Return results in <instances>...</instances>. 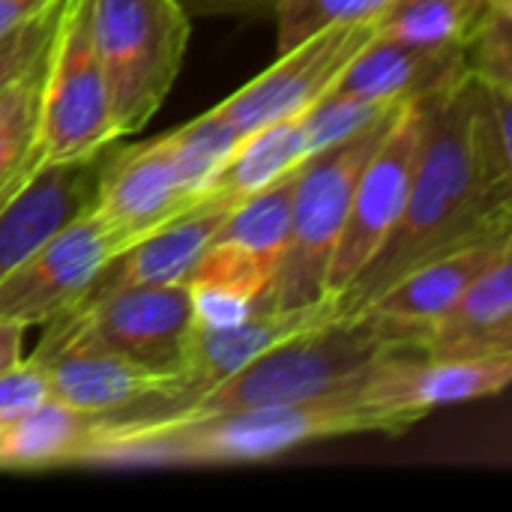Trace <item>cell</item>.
I'll return each instance as SVG.
<instances>
[{"instance_id":"1","label":"cell","mask_w":512,"mask_h":512,"mask_svg":"<svg viewBox=\"0 0 512 512\" xmlns=\"http://www.w3.org/2000/svg\"><path fill=\"white\" fill-rule=\"evenodd\" d=\"M507 234H512V198L489 195L474 174L468 75L459 87L426 99L423 150L405 210L384 246L336 297V306L345 318L423 261Z\"/></svg>"},{"instance_id":"2","label":"cell","mask_w":512,"mask_h":512,"mask_svg":"<svg viewBox=\"0 0 512 512\" xmlns=\"http://www.w3.org/2000/svg\"><path fill=\"white\" fill-rule=\"evenodd\" d=\"M342 435H390V429L378 414L366 411L351 390L312 402L153 423L93 417L72 465L153 468L258 462Z\"/></svg>"},{"instance_id":"3","label":"cell","mask_w":512,"mask_h":512,"mask_svg":"<svg viewBox=\"0 0 512 512\" xmlns=\"http://www.w3.org/2000/svg\"><path fill=\"white\" fill-rule=\"evenodd\" d=\"M390 351H396L393 342L384 339L372 324L360 318H339L315 333H306L255 357L240 372L210 387L192 405L165 420L294 405L348 393Z\"/></svg>"},{"instance_id":"4","label":"cell","mask_w":512,"mask_h":512,"mask_svg":"<svg viewBox=\"0 0 512 512\" xmlns=\"http://www.w3.org/2000/svg\"><path fill=\"white\" fill-rule=\"evenodd\" d=\"M402 105L390 108L351 138L330 144L300 162L291 195L288 246L270 291L273 309H300L327 300V270L348 219L357 177L390 132Z\"/></svg>"},{"instance_id":"5","label":"cell","mask_w":512,"mask_h":512,"mask_svg":"<svg viewBox=\"0 0 512 512\" xmlns=\"http://www.w3.org/2000/svg\"><path fill=\"white\" fill-rule=\"evenodd\" d=\"M87 24L111 90L117 138L147 126L171 93L189 45L180 0H87Z\"/></svg>"},{"instance_id":"6","label":"cell","mask_w":512,"mask_h":512,"mask_svg":"<svg viewBox=\"0 0 512 512\" xmlns=\"http://www.w3.org/2000/svg\"><path fill=\"white\" fill-rule=\"evenodd\" d=\"M192 330L195 315L186 282L123 288L114 294L81 297L72 309L45 324L30 357L45 360L57 351H102L153 372L177 375Z\"/></svg>"},{"instance_id":"7","label":"cell","mask_w":512,"mask_h":512,"mask_svg":"<svg viewBox=\"0 0 512 512\" xmlns=\"http://www.w3.org/2000/svg\"><path fill=\"white\" fill-rule=\"evenodd\" d=\"M114 138L111 90L90 39L87 0H66L39 93V162L87 159Z\"/></svg>"},{"instance_id":"8","label":"cell","mask_w":512,"mask_h":512,"mask_svg":"<svg viewBox=\"0 0 512 512\" xmlns=\"http://www.w3.org/2000/svg\"><path fill=\"white\" fill-rule=\"evenodd\" d=\"M423 132H426V99L405 102L390 132L363 165L351 195L345 228L339 234L327 270V300H336L357 279V273L372 261V255L384 246V240L396 228L420 162Z\"/></svg>"},{"instance_id":"9","label":"cell","mask_w":512,"mask_h":512,"mask_svg":"<svg viewBox=\"0 0 512 512\" xmlns=\"http://www.w3.org/2000/svg\"><path fill=\"white\" fill-rule=\"evenodd\" d=\"M375 36L378 18L327 24L297 45L279 51L270 69L255 75L216 108L240 135H249L273 120L294 117L315 105Z\"/></svg>"},{"instance_id":"10","label":"cell","mask_w":512,"mask_h":512,"mask_svg":"<svg viewBox=\"0 0 512 512\" xmlns=\"http://www.w3.org/2000/svg\"><path fill=\"white\" fill-rule=\"evenodd\" d=\"M512 378V357L441 360L414 351L384 354L351 390L354 399L378 414L390 435L408 432L435 408L498 396Z\"/></svg>"},{"instance_id":"11","label":"cell","mask_w":512,"mask_h":512,"mask_svg":"<svg viewBox=\"0 0 512 512\" xmlns=\"http://www.w3.org/2000/svg\"><path fill=\"white\" fill-rule=\"evenodd\" d=\"M339 318H342V312H339L336 300H321V303L300 306V309L258 312L231 327H195L189 348H186V360L177 372V378H180L177 396H171L168 402H159V405L126 408V411H114V414H102V417L138 420V423L165 420V417L183 411L186 405H192L210 387H216L225 378H231L234 372H240L255 357H261L291 339L315 333Z\"/></svg>"},{"instance_id":"12","label":"cell","mask_w":512,"mask_h":512,"mask_svg":"<svg viewBox=\"0 0 512 512\" xmlns=\"http://www.w3.org/2000/svg\"><path fill=\"white\" fill-rule=\"evenodd\" d=\"M114 249L87 210L66 222L0 276V324L45 327L96 282Z\"/></svg>"},{"instance_id":"13","label":"cell","mask_w":512,"mask_h":512,"mask_svg":"<svg viewBox=\"0 0 512 512\" xmlns=\"http://www.w3.org/2000/svg\"><path fill=\"white\" fill-rule=\"evenodd\" d=\"M198 204L204 201L189 195L180 183L171 132H165L111 156L105 153L90 213L114 255H120Z\"/></svg>"},{"instance_id":"14","label":"cell","mask_w":512,"mask_h":512,"mask_svg":"<svg viewBox=\"0 0 512 512\" xmlns=\"http://www.w3.org/2000/svg\"><path fill=\"white\" fill-rule=\"evenodd\" d=\"M504 249H512V234L429 258L345 318L372 324L396 351H408L411 342L435 324Z\"/></svg>"},{"instance_id":"15","label":"cell","mask_w":512,"mask_h":512,"mask_svg":"<svg viewBox=\"0 0 512 512\" xmlns=\"http://www.w3.org/2000/svg\"><path fill=\"white\" fill-rule=\"evenodd\" d=\"M465 45H417L375 36L330 87L378 105L435 99L468 78Z\"/></svg>"},{"instance_id":"16","label":"cell","mask_w":512,"mask_h":512,"mask_svg":"<svg viewBox=\"0 0 512 512\" xmlns=\"http://www.w3.org/2000/svg\"><path fill=\"white\" fill-rule=\"evenodd\" d=\"M33 360V357H30ZM39 363L48 399L81 414H114L168 402L180 393V378L153 372L117 354L102 351H57Z\"/></svg>"},{"instance_id":"17","label":"cell","mask_w":512,"mask_h":512,"mask_svg":"<svg viewBox=\"0 0 512 512\" xmlns=\"http://www.w3.org/2000/svg\"><path fill=\"white\" fill-rule=\"evenodd\" d=\"M408 351L441 360L512 357V249H504Z\"/></svg>"},{"instance_id":"18","label":"cell","mask_w":512,"mask_h":512,"mask_svg":"<svg viewBox=\"0 0 512 512\" xmlns=\"http://www.w3.org/2000/svg\"><path fill=\"white\" fill-rule=\"evenodd\" d=\"M228 204L207 198L204 204L192 207L189 213L177 216L174 222L156 228L126 252L114 255L90 291L84 297L114 294L123 288H150V285H177L186 282L195 270L198 258L207 252L210 240L216 237L222 219L228 216Z\"/></svg>"},{"instance_id":"19","label":"cell","mask_w":512,"mask_h":512,"mask_svg":"<svg viewBox=\"0 0 512 512\" xmlns=\"http://www.w3.org/2000/svg\"><path fill=\"white\" fill-rule=\"evenodd\" d=\"M276 270L219 246H207L186 279L195 327H231L270 312Z\"/></svg>"},{"instance_id":"20","label":"cell","mask_w":512,"mask_h":512,"mask_svg":"<svg viewBox=\"0 0 512 512\" xmlns=\"http://www.w3.org/2000/svg\"><path fill=\"white\" fill-rule=\"evenodd\" d=\"M300 114L285 117V120H273V123L249 132L240 141V147L234 150V156L228 159V165L219 171L207 198L234 207L243 198L276 183L288 171H294L303 159H309Z\"/></svg>"},{"instance_id":"21","label":"cell","mask_w":512,"mask_h":512,"mask_svg":"<svg viewBox=\"0 0 512 512\" xmlns=\"http://www.w3.org/2000/svg\"><path fill=\"white\" fill-rule=\"evenodd\" d=\"M297 168L279 177L276 183L264 186L261 192L234 204L222 219L210 246L228 249L279 273L288 246V231H291V195H294Z\"/></svg>"},{"instance_id":"22","label":"cell","mask_w":512,"mask_h":512,"mask_svg":"<svg viewBox=\"0 0 512 512\" xmlns=\"http://www.w3.org/2000/svg\"><path fill=\"white\" fill-rule=\"evenodd\" d=\"M45 66L48 54L36 60L0 99V201L18 192L24 180L42 165L36 153V132Z\"/></svg>"},{"instance_id":"23","label":"cell","mask_w":512,"mask_h":512,"mask_svg":"<svg viewBox=\"0 0 512 512\" xmlns=\"http://www.w3.org/2000/svg\"><path fill=\"white\" fill-rule=\"evenodd\" d=\"M512 90L471 78V159L480 186L512 198Z\"/></svg>"},{"instance_id":"24","label":"cell","mask_w":512,"mask_h":512,"mask_svg":"<svg viewBox=\"0 0 512 512\" xmlns=\"http://www.w3.org/2000/svg\"><path fill=\"white\" fill-rule=\"evenodd\" d=\"M486 15V0H390L378 36L417 45H468Z\"/></svg>"},{"instance_id":"25","label":"cell","mask_w":512,"mask_h":512,"mask_svg":"<svg viewBox=\"0 0 512 512\" xmlns=\"http://www.w3.org/2000/svg\"><path fill=\"white\" fill-rule=\"evenodd\" d=\"M243 138L246 135H240L216 105L201 117L189 120L186 126L171 129V144H174V159L183 189L207 201L210 186L216 183L219 171L228 165V159L234 156Z\"/></svg>"},{"instance_id":"26","label":"cell","mask_w":512,"mask_h":512,"mask_svg":"<svg viewBox=\"0 0 512 512\" xmlns=\"http://www.w3.org/2000/svg\"><path fill=\"white\" fill-rule=\"evenodd\" d=\"M390 108H396V105H378V102L345 96L339 90H327L315 105H309L300 114L309 156L330 147V144H339V141L351 138L354 132H360L366 126H372Z\"/></svg>"},{"instance_id":"27","label":"cell","mask_w":512,"mask_h":512,"mask_svg":"<svg viewBox=\"0 0 512 512\" xmlns=\"http://www.w3.org/2000/svg\"><path fill=\"white\" fill-rule=\"evenodd\" d=\"M390 0H279L276 15V42L279 51L297 45L300 39L318 33L336 21L378 18Z\"/></svg>"},{"instance_id":"28","label":"cell","mask_w":512,"mask_h":512,"mask_svg":"<svg viewBox=\"0 0 512 512\" xmlns=\"http://www.w3.org/2000/svg\"><path fill=\"white\" fill-rule=\"evenodd\" d=\"M66 0H51L42 12L27 18L24 24L12 27L0 36V99L15 87V81L48 54Z\"/></svg>"},{"instance_id":"29","label":"cell","mask_w":512,"mask_h":512,"mask_svg":"<svg viewBox=\"0 0 512 512\" xmlns=\"http://www.w3.org/2000/svg\"><path fill=\"white\" fill-rule=\"evenodd\" d=\"M465 51L471 78L489 87L512 90V15L486 9Z\"/></svg>"},{"instance_id":"30","label":"cell","mask_w":512,"mask_h":512,"mask_svg":"<svg viewBox=\"0 0 512 512\" xmlns=\"http://www.w3.org/2000/svg\"><path fill=\"white\" fill-rule=\"evenodd\" d=\"M42 399H48L45 375L39 363L24 357L12 372L0 375V426L30 408H36Z\"/></svg>"},{"instance_id":"31","label":"cell","mask_w":512,"mask_h":512,"mask_svg":"<svg viewBox=\"0 0 512 512\" xmlns=\"http://www.w3.org/2000/svg\"><path fill=\"white\" fill-rule=\"evenodd\" d=\"M183 6L189 3L198 12H213V15H264L273 12L279 0H180Z\"/></svg>"},{"instance_id":"32","label":"cell","mask_w":512,"mask_h":512,"mask_svg":"<svg viewBox=\"0 0 512 512\" xmlns=\"http://www.w3.org/2000/svg\"><path fill=\"white\" fill-rule=\"evenodd\" d=\"M24 333L21 324H0V375L12 372L24 360Z\"/></svg>"},{"instance_id":"33","label":"cell","mask_w":512,"mask_h":512,"mask_svg":"<svg viewBox=\"0 0 512 512\" xmlns=\"http://www.w3.org/2000/svg\"><path fill=\"white\" fill-rule=\"evenodd\" d=\"M51 0H0V36L42 12Z\"/></svg>"},{"instance_id":"34","label":"cell","mask_w":512,"mask_h":512,"mask_svg":"<svg viewBox=\"0 0 512 512\" xmlns=\"http://www.w3.org/2000/svg\"><path fill=\"white\" fill-rule=\"evenodd\" d=\"M486 9H489V12H504V15H512V0H486Z\"/></svg>"},{"instance_id":"35","label":"cell","mask_w":512,"mask_h":512,"mask_svg":"<svg viewBox=\"0 0 512 512\" xmlns=\"http://www.w3.org/2000/svg\"><path fill=\"white\" fill-rule=\"evenodd\" d=\"M12 195H15V192H12ZM12 195H9V198H12ZM9 198H3V201H0V207H3V204H6V201H9Z\"/></svg>"}]
</instances>
